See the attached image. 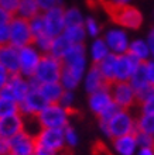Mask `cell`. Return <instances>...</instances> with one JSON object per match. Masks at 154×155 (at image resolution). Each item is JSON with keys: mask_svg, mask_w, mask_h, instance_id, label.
<instances>
[{"mask_svg": "<svg viewBox=\"0 0 154 155\" xmlns=\"http://www.w3.org/2000/svg\"><path fill=\"white\" fill-rule=\"evenodd\" d=\"M119 110H120V107H119L118 104L113 102L112 104H110V106H108L105 110L102 111L101 114L98 116V123H106V121H109L110 118L113 117V116L116 114Z\"/></svg>", "mask_w": 154, "mask_h": 155, "instance_id": "cell-38", "label": "cell"}, {"mask_svg": "<svg viewBox=\"0 0 154 155\" xmlns=\"http://www.w3.org/2000/svg\"><path fill=\"white\" fill-rule=\"evenodd\" d=\"M34 155H68V154H62V152L54 151V150H51V148L43 147V145H38V144H37Z\"/></svg>", "mask_w": 154, "mask_h": 155, "instance_id": "cell-45", "label": "cell"}, {"mask_svg": "<svg viewBox=\"0 0 154 155\" xmlns=\"http://www.w3.org/2000/svg\"><path fill=\"white\" fill-rule=\"evenodd\" d=\"M136 140H137L139 147H154V135L136 131Z\"/></svg>", "mask_w": 154, "mask_h": 155, "instance_id": "cell-39", "label": "cell"}, {"mask_svg": "<svg viewBox=\"0 0 154 155\" xmlns=\"http://www.w3.org/2000/svg\"><path fill=\"white\" fill-rule=\"evenodd\" d=\"M133 0H109V3L115 4V6H126V4H132Z\"/></svg>", "mask_w": 154, "mask_h": 155, "instance_id": "cell-50", "label": "cell"}, {"mask_svg": "<svg viewBox=\"0 0 154 155\" xmlns=\"http://www.w3.org/2000/svg\"><path fill=\"white\" fill-rule=\"evenodd\" d=\"M136 110H120L106 123H98L99 124V130L105 137L113 140L122 135L133 134L136 133Z\"/></svg>", "mask_w": 154, "mask_h": 155, "instance_id": "cell-2", "label": "cell"}, {"mask_svg": "<svg viewBox=\"0 0 154 155\" xmlns=\"http://www.w3.org/2000/svg\"><path fill=\"white\" fill-rule=\"evenodd\" d=\"M85 16L78 7H68L65 8V27L71 25H84Z\"/></svg>", "mask_w": 154, "mask_h": 155, "instance_id": "cell-32", "label": "cell"}, {"mask_svg": "<svg viewBox=\"0 0 154 155\" xmlns=\"http://www.w3.org/2000/svg\"><path fill=\"white\" fill-rule=\"evenodd\" d=\"M110 92L113 102L120 109L136 110L137 109V93L129 82H113L110 85Z\"/></svg>", "mask_w": 154, "mask_h": 155, "instance_id": "cell-7", "label": "cell"}, {"mask_svg": "<svg viewBox=\"0 0 154 155\" xmlns=\"http://www.w3.org/2000/svg\"><path fill=\"white\" fill-rule=\"evenodd\" d=\"M65 38L71 42V44H85L88 34L85 31L84 25H71V27H65L64 33Z\"/></svg>", "mask_w": 154, "mask_h": 155, "instance_id": "cell-25", "label": "cell"}, {"mask_svg": "<svg viewBox=\"0 0 154 155\" xmlns=\"http://www.w3.org/2000/svg\"><path fill=\"white\" fill-rule=\"evenodd\" d=\"M112 148H113L116 155H136L139 150L136 133L113 138L112 140Z\"/></svg>", "mask_w": 154, "mask_h": 155, "instance_id": "cell-20", "label": "cell"}, {"mask_svg": "<svg viewBox=\"0 0 154 155\" xmlns=\"http://www.w3.org/2000/svg\"><path fill=\"white\" fill-rule=\"evenodd\" d=\"M137 102L142 103L144 100H149V99H153L154 97V86L153 85H147L144 86L143 89L137 90Z\"/></svg>", "mask_w": 154, "mask_h": 155, "instance_id": "cell-41", "label": "cell"}, {"mask_svg": "<svg viewBox=\"0 0 154 155\" xmlns=\"http://www.w3.org/2000/svg\"><path fill=\"white\" fill-rule=\"evenodd\" d=\"M20 113V106L16 100L12 97H7L4 94H0V118L14 116Z\"/></svg>", "mask_w": 154, "mask_h": 155, "instance_id": "cell-28", "label": "cell"}, {"mask_svg": "<svg viewBox=\"0 0 154 155\" xmlns=\"http://www.w3.org/2000/svg\"><path fill=\"white\" fill-rule=\"evenodd\" d=\"M116 64H118V55L116 54H109L108 57L98 64V68L102 72L105 81L112 85L116 78Z\"/></svg>", "mask_w": 154, "mask_h": 155, "instance_id": "cell-23", "label": "cell"}, {"mask_svg": "<svg viewBox=\"0 0 154 155\" xmlns=\"http://www.w3.org/2000/svg\"><path fill=\"white\" fill-rule=\"evenodd\" d=\"M36 141L38 145L51 148L62 154H69L65 145L64 128H41L36 135Z\"/></svg>", "mask_w": 154, "mask_h": 155, "instance_id": "cell-10", "label": "cell"}, {"mask_svg": "<svg viewBox=\"0 0 154 155\" xmlns=\"http://www.w3.org/2000/svg\"><path fill=\"white\" fill-rule=\"evenodd\" d=\"M34 42V34L30 27V20L23 18L19 16H13L10 21V41L16 48H23L26 45H30Z\"/></svg>", "mask_w": 154, "mask_h": 155, "instance_id": "cell-6", "label": "cell"}, {"mask_svg": "<svg viewBox=\"0 0 154 155\" xmlns=\"http://www.w3.org/2000/svg\"><path fill=\"white\" fill-rule=\"evenodd\" d=\"M45 23V34L51 35L53 38L58 37L65 30V7L58 6L51 10L43 13Z\"/></svg>", "mask_w": 154, "mask_h": 155, "instance_id": "cell-14", "label": "cell"}, {"mask_svg": "<svg viewBox=\"0 0 154 155\" xmlns=\"http://www.w3.org/2000/svg\"><path fill=\"white\" fill-rule=\"evenodd\" d=\"M108 85L109 83L105 81V78L99 71L98 65L91 64L85 76H84V81H82V86H84V90L86 92V94L93 93V92H96V90L102 89V87H105Z\"/></svg>", "mask_w": 154, "mask_h": 155, "instance_id": "cell-19", "label": "cell"}, {"mask_svg": "<svg viewBox=\"0 0 154 155\" xmlns=\"http://www.w3.org/2000/svg\"><path fill=\"white\" fill-rule=\"evenodd\" d=\"M71 45H72V44H71V42L65 38L64 34H61V35H58V37L54 38L53 47H51L50 54H51V55H54V57L60 58V59H62V57L67 54V51L69 49V47H71Z\"/></svg>", "mask_w": 154, "mask_h": 155, "instance_id": "cell-31", "label": "cell"}, {"mask_svg": "<svg viewBox=\"0 0 154 155\" xmlns=\"http://www.w3.org/2000/svg\"><path fill=\"white\" fill-rule=\"evenodd\" d=\"M30 90H31V82L29 78L23 76L21 74H16L10 76L7 85L0 90V94H4V96L16 100L17 103H21L29 94Z\"/></svg>", "mask_w": 154, "mask_h": 155, "instance_id": "cell-11", "label": "cell"}, {"mask_svg": "<svg viewBox=\"0 0 154 155\" xmlns=\"http://www.w3.org/2000/svg\"><path fill=\"white\" fill-rule=\"evenodd\" d=\"M13 16L0 8V47L9 44L10 41V21Z\"/></svg>", "mask_w": 154, "mask_h": 155, "instance_id": "cell-29", "label": "cell"}, {"mask_svg": "<svg viewBox=\"0 0 154 155\" xmlns=\"http://www.w3.org/2000/svg\"><path fill=\"white\" fill-rule=\"evenodd\" d=\"M38 7H40L41 13L47 12V10H51L54 7H58V6H62L61 0H36Z\"/></svg>", "mask_w": 154, "mask_h": 155, "instance_id": "cell-42", "label": "cell"}, {"mask_svg": "<svg viewBox=\"0 0 154 155\" xmlns=\"http://www.w3.org/2000/svg\"><path fill=\"white\" fill-rule=\"evenodd\" d=\"M143 66H144V72H146L149 85L154 86V59H149V61L143 62Z\"/></svg>", "mask_w": 154, "mask_h": 155, "instance_id": "cell-43", "label": "cell"}, {"mask_svg": "<svg viewBox=\"0 0 154 155\" xmlns=\"http://www.w3.org/2000/svg\"><path fill=\"white\" fill-rule=\"evenodd\" d=\"M72 110L65 109L60 103H50L40 114L37 120L41 128H65L71 124Z\"/></svg>", "mask_w": 154, "mask_h": 155, "instance_id": "cell-5", "label": "cell"}, {"mask_svg": "<svg viewBox=\"0 0 154 155\" xmlns=\"http://www.w3.org/2000/svg\"><path fill=\"white\" fill-rule=\"evenodd\" d=\"M9 148H7V140L0 138V155H7Z\"/></svg>", "mask_w": 154, "mask_h": 155, "instance_id": "cell-49", "label": "cell"}, {"mask_svg": "<svg viewBox=\"0 0 154 155\" xmlns=\"http://www.w3.org/2000/svg\"><path fill=\"white\" fill-rule=\"evenodd\" d=\"M64 137H65V145H67L68 151L78 147V144H79V134H78V130L75 127H72L71 124L65 127Z\"/></svg>", "mask_w": 154, "mask_h": 155, "instance_id": "cell-34", "label": "cell"}, {"mask_svg": "<svg viewBox=\"0 0 154 155\" xmlns=\"http://www.w3.org/2000/svg\"><path fill=\"white\" fill-rule=\"evenodd\" d=\"M127 52L134 57L139 62H146L149 59H151V54H150V48L147 44L146 38H133L130 41L129 45V51Z\"/></svg>", "mask_w": 154, "mask_h": 155, "instance_id": "cell-22", "label": "cell"}, {"mask_svg": "<svg viewBox=\"0 0 154 155\" xmlns=\"http://www.w3.org/2000/svg\"><path fill=\"white\" fill-rule=\"evenodd\" d=\"M44 54L37 48L34 44L26 45L23 48H19V57H20V74L26 78H31L36 74L37 66L40 65L41 58Z\"/></svg>", "mask_w": 154, "mask_h": 155, "instance_id": "cell-9", "label": "cell"}, {"mask_svg": "<svg viewBox=\"0 0 154 155\" xmlns=\"http://www.w3.org/2000/svg\"><path fill=\"white\" fill-rule=\"evenodd\" d=\"M20 0H0V8L7 12L12 16L17 14V8H19Z\"/></svg>", "mask_w": 154, "mask_h": 155, "instance_id": "cell-40", "label": "cell"}, {"mask_svg": "<svg viewBox=\"0 0 154 155\" xmlns=\"http://www.w3.org/2000/svg\"><path fill=\"white\" fill-rule=\"evenodd\" d=\"M142 62H139L134 57H132L129 52L118 55V64H116V78L115 82H129L133 76L136 69Z\"/></svg>", "mask_w": 154, "mask_h": 155, "instance_id": "cell-16", "label": "cell"}, {"mask_svg": "<svg viewBox=\"0 0 154 155\" xmlns=\"http://www.w3.org/2000/svg\"><path fill=\"white\" fill-rule=\"evenodd\" d=\"M146 41L149 44V48H150V54H151V59H154V27L147 33L146 35Z\"/></svg>", "mask_w": 154, "mask_h": 155, "instance_id": "cell-47", "label": "cell"}, {"mask_svg": "<svg viewBox=\"0 0 154 155\" xmlns=\"http://www.w3.org/2000/svg\"><path fill=\"white\" fill-rule=\"evenodd\" d=\"M75 100H77V96H75V92L74 90H64L61 99H60V104L64 106L65 109L74 111V104H75Z\"/></svg>", "mask_w": 154, "mask_h": 155, "instance_id": "cell-37", "label": "cell"}, {"mask_svg": "<svg viewBox=\"0 0 154 155\" xmlns=\"http://www.w3.org/2000/svg\"><path fill=\"white\" fill-rule=\"evenodd\" d=\"M37 147L36 135L23 130L10 140H7V155H34Z\"/></svg>", "mask_w": 154, "mask_h": 155, "instance_id": "cell-13", "label": "cell"}, {"mask_svg": "<svg viewBox=\"0 0 154 155\" xmlns=\"http://www.w3.org/2000/svg\"><path fill=\"white\" fill-rule=\"evenodd\" d=\"M53 41H54V38L51 37V35H48V34H41V35L34 38V42H33V44L36 45L43 54H50L51 47H53Z\"/></svg>", "mask_w": 154, "mask_h": 155, "instance_id": "cell-35", "label": "cell"}, {"mask_svg": "<svg viewBox=\"0 0 154 155\" xmlns=\"http://www.w3.org/2000/svg\"><path fill=\"white\" fill-rule=\"evenodd\" d=\"M108 12H109V16L112 17L115 24L127 30V31L139 30L143 25L142 12L132 4L115 6V4L109 3L108 4Z\"/></svg>", "mask_w": 154, "mask_h": 155, "instance_id": "cell-4", "label": "cell"}, {"mask_svg": "<svg viewBox=\"0 0 154 155\" xmlns=\"http://www.w3.org/2000/svg\"><path fill=\"white\" fill-rule=\"evenodd\" d=\"M41 94L48 103H58L64 93V87L60 82H53V83H44V85L38 86Z\"/></svg>", "mask_w": 154, "mask_h": 155, "instance_id": "cell-24", "label": "cell"}, {"mask_svg": "<svg viewBox=\"0 0 154 155\" xmlns=\"http://www.w3.org/2000/svg\"><path fill=\"white\" fill-rule=\"evenodd\" d=\"M0 64L7 69L10 75L20 74V57L19 48L12 44H6L0 47Z\"/></svg>", "mask_w": 154, "mask_h": 155, "instance_id": "cell-18", "label": "cell"}, {"mask_svg": "<svg viewBox=\"0 0 154 155\" xmlns=\"http://www.w3.org/2000/svg\"><path fill=\"white\" fill-rule=\"evenodd\" d=\"M136 128L154 135V113H136Z\"/></svg>", "mask_w": 154, "mask_h": 155, "instance_id": "cell-27", "label": "cell"}, {"mask_svg": "<svg viewBox=\"0 0 154 155\" xmlns=\"http://www.w3.org/2000/svg\"><path fill=\"white\" fill-rule=\"evenodd\" d=\"M136 155H154V147H139Z\"/></svg>", "mask_w": 154, "mask_h": 155, "instance_id": "cell-48", "label": "cell"}, {"mask_svg": "<svg viewBox=\"0 0 154 155\" xmlns=\"http://www.w3.org/2000/svg\"><path fill=\"white\" fill-rule=\"evenodd\" d=\"M136 111L137 113H154V97L139 103Z\"/></svg>", "mask_w": 154, "mask_h": 155, "instance_id": "cell-44", "label": "cell"}, {"mask_svg": "<svg viewBox=\"0 0 154 155\" xmlns=\"http://www.w3.org/2000/svg\"><path fill=\"white\" fill-rule=\"evenodd\" d=\"M84 27H85V31L88 34V38L93 40V38H99L103 35V28H102V24L99 23L96 17L93 16H86L85 17V23H84Z\"/></svg>", "mask_w": 154, "mask_h": 155, "instance_id": "cell-30", "label": "cell"}, {"mask_svg": "<svg viewBox=\"0 0 154 155\" xmlns=\"http://www.w3.org/2000/svg\"><path fill=\"white\" fill-rule=\"evenodd\" d=\"M40 13H41V10L36 0H20V4H19L16 16L27 18V20H31L33 17L38 16Z\"/></svg>", "mask_w": 154, "mask_h": 155, "instance_id": "cell-26", "label": "cell"}, {"mask_svg": "<svg viewBox=\"0 0 154 155\" xmlns=\"http://www.w3.org/2000/svg\"><path fill=\"white\" fill-rule=\"evenodd\" d=\"M62 74L60 83L65 90H75L82 85L84 76L91 65L85 44H72L62 57Z\"/></svg>", "mask_w": 154, "mask_h": 155, "instance_id": "cell-1", "label": "cell"}, {"mask_svg": "<svg viewBox=\"0 0 154 155\" xmlns=\"http://www.w3.org/2000/svg\"><path fill=\"white\" fill-rule=\"evenodd\" d=\"M110 52L109 47L108 44L105 42L103 37H99V38H93L91 41L89 47H88V57H89V61L91 64H95L98 65L101 61H103Z\"/></svg>", "mask_w": 154, "mask_h": 155, "instance_id": "cell-21", "label": "cell"}, {"mask_svg": "<svg viewBox=\"0 0 154 155\" xmlns=\"http://www.w3.org/2000/svg\"><path fill=\"white\" fill-rule=\"evenodd\" d=\"M103 40L109 47L110 52L116 54V55H122L129 51V45H130V35L129 31L119 25H113L109 28L103 30Z\"/></svg>", "mask_w": 154, "mask_h": 155, "instance_id": "cell-8", "label": "cell"}, {"mask_svg": "<svg viewBox=\"0 0 154 155\" xmlns=\"http://www.w3.org/2000/svg\"><path fill=\"white\" fill-rule=\"evenodd\" d=\"M129 83L133 86V89L137 92V90L143 89L144 86L149 85V82H147V78H146V72H144V66L143 64L139 65V68L136 69V72L133 74V76L130 78Z\"/></svg>", "mask_w": 154, "mask_h": 155, "instance_id": "cell-33", "label": "cell"}, {"mask_svg": "<svg viewBox=\"0 0 154 155\" xmlns=\"http://www.w3.org/2000/svg\"><path fill=\"white\" fill-rule=\"evenodd\" d=\"M23 130H26V118L20 113L0 118V138L2 140H10Z\"/></svg>", "mask_w": 154, "mask_h": 155, "instance_id": "cell-17", "label": "cell"}, {"mask_svg": "<svg viewBox=\"0 0 154 155\" xmlns=\"http://www.w3.org/2000/svg\"><path fill=\"white\" fill-rule=\"evenodd\" d=\"M62 74V61L51 54H44L40 65L37 66L36 74L30 78L33 86H41L44 83L60 82Z\"/></svg>", "mask_w": 154, "mask_h": 155, "instance_id": "cell-3", "label": "cell"}, {"mask_svg": "<svg viewBox=\"0 0 154 155\" xmlns=\"http://www.w3.org/2000/svg\"><path fill=\"white\" fill-rule=\"evenodd\" d=\"M50 103L44 99V96L41 94L38 86H33L29 94L26 96V99L21 103H19L20 106V114L23 117H37Z\"/></svg>", "mask_w": 154, "mask_h": 155, "instance_id": "cell-12", "label": "cell"}, {"mask_svg": "<svg viewBox=\"0 0 154 155\" xmlns=\"http://www.w3.org/2000/svg\"><path fill=\"white\" fill-rule=\"evenodd\" d=\"M30 27H31V31L34 34V38L41 35V34H45V23H44L43 13H40L38 16L33 17L30 20Z\"/></svg>", "mask_w": 154, "mask_h": 155, "instance_id": "cell-36", "label": "cell"}, {"mask_svg": "<svg viewBox=\"0 0 154 155\" xmlns=\"http://www.w3.org/2000/svg\"><path fill=\"white\" fill-rule=\"evenodd\" d=\"M112 103H113V97H112V92H110V85L88 94V107L92 111V114H95L96 117Z\"/></svg>", "mask_w": 154, "mask_h": 155, "instance_id": "cell-15", "label": "cell"}, {"mask_svg": "<svg viewBox=\"0 0 154 155\" xmlns=\"http://www.w3.org/2000/svg\"><path fill=\"white\" fill-rule=\"evenodd\" d=\"M10 76H12V75L7 72V69H6V68L0 64V90L7 85V82H9V79H10Z\"/></svg>", "mask_w": 154, "mask_h": 155, "instance_id": "cell-46", "label": "cell"}]
</instances>
